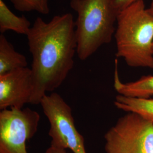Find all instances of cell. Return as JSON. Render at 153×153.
<instances>
[{"label": "cell", "mask_w": 153, "mask_h": 153, "mask_svg": "<svg viewBox=\"0 0 153 153\" xmlns=\"http://www.w3.org/2000/svg\"><path fill=\"white\" fill-rule=\"evenodd\" d=\"M75 22L70 13L48 22L38 17L27 35L32 55L33 94L30 104H40L47 93L64 82L73 68L77 42Z\"/></svg>", "instance_id": "obj_1"}, {"label": "cell", "mask_w": 153, "mask_h": 153, "mask_svg": "<svg viewBox=\"0 0 153 153\" xmlns=\"http://www.w3.org/2000/svg\"><path fill=\"white\" fill-rule=\"evenodd\" d=\"M116 23V56L131 67L153 69V15L143 0L120 11Z\"/></svg>", "instance_id": "obj_2"}, {"label": "cell", "mask_w": 153, "mask_h": 153, "mask_svg": "<svg viewBox=\"0 0 153 153\" xmlns=\"http://www.w3.org/2000/svg\"><path fill=\"white\" fill-rule=\"evenodd\" d=\"M70 6L77 14L76 54L86 60L112 41L119 12L114 0H71Z\"/></svg>", "instance_id": "obj_3"}, {"label": "cell", "mask_w": 153, "mask_h": 153, "mask_svg": "<svg viewBox=\"0 0 153 153\" xmlns=\"http://www.w3.org/2000/svg\"><path fill=\"white\" fill-rule=\"evenodd\" d=\"M104 138L105 153H153V123L134 113L120 117Z\"/></svg>", "instance_id": "obj_4"}, {"label": "cell", "mask_w": 153, "mask_h": 153, "mask_svg": "<svg viewBox=\"0 0 153 153\" xmlns=\"http://www.w3.org/2000/svg\"><path fill=\"white\" fill-rule=\"evenodd\" d=\"M40 105L50 124L51 145L73 153H86L85 140L77 131L71 106L58 93L45 95Z\"/></svg>", "instance_id": "obj_5"}, {"label": "cell", "mask_w": 153, "mask_h": 153, "mask_svg": "<svg viewBox=\"0 0 153 153\" xmlns=\"http://www.w3.org/2000/svg\"><path fill=\"white\" fill-rule=\"evenodd\" d=\"M40 116L26 108L0 112V153H28L26 142L38 131Z\"/></svg>", "instance_id": "obj_6"}, {"label": "cell", "mask_w": 153, "mask_h": 153, "mask_svg": "<svg viewBox=\"0 0 153 153\" xmlns=\"http://www.w3.org/2000/svg\"><path fill=\"white\" fill-rule=\"evenodd\" d=\"M33 94L32 71L28 67L0 75V109H22Z\"/></svg>", "instance_id": "obj_7"}, {"label": "cell", "mask_w": 153, "mask_h": 153, "mask_svg": "<svg viewBox=\"0 0 153 153\" xmlns=\"http://www.w3.org/2000/svg\"><path fill=\"white\" fill-rule=\"evenodd\" d=\"M114 86L119 95L134 98H150L153 95V76H143L134 82H122L119 75L117 60L115 59Z\"/></svg>", "instance_id": "obj_8"}, {"label": "cell", "mask_w": 153, "mask_h": 153, "mask_svg": "<svg viewBox=\"0 0 153 153\" xmlns=\"http://www.w3.org/2000/svg\"><path fill=\"white\" fill-rule=\"evenodd\" d=\"M27 61L23 55L16 51L3 33L0 35V75L27 67Z\"/></svg>", "instance_id": "obj_9"}, {"label": "cell", "mask_w": 153, "mask_h": 153, "mask_svg": "<svg viewBox=\"0 0 153 153\" xmlns=\"http://www.w3.org/2000/svg\"><path fill=\"white\" fill-rule=\"evenodd\" d=\"M115 107L126 112H132L153 123V99L140 98L118 95L116 97Z\"/></svg>", "instance_id": "obj_10"}, {"label": "cell", "mask_w": 153, "mask_h": 153, "mask_svg": "<svg viewBox=\"0 0 153 153\" xmlns=\"http://www.w3.org/2000/svg\"><path fill=\"white\" fill-rule=\"evenodd\" d=\"M31 26V23L25 16L15 15L5 2L0 0V32L1 33L11 30L17 33L27 36Z\"/></svg>", "instance_id": "obj_11"}, {"label": "cell", "mask_w": 153, "mask_h": 153, "mask_svg": "<svg viewBox=\"0 0 153 153\" xmlns=\"http://www.w3.org/2000/svg\"><path fill=\"white\" fill-rule=\"evenodd\" d=\"M18 11L22 12L36 11L47 15L50 12L48 0H10Z\"/></svg>", "instance_id": "obj_12"}, {"label": "cell", "mask_w": 153, "mask_h": 153, "mask_svg": "<svg viewBox=\"0 0 153 153\" xmlns=\"http://www.w3.org/2000/svg\"><path fill=\"white\" fill-rule=\"evenodd\" d=\"M115 6L119 12L124 10L138 0H114Z\"/></svg>", "instance_id": "obj_13"}, {"label": "cell", "mask_w": 153, "mask_h": 153, "mask_svg": "<svg viewBox=\"0 0 153 153\" xmlns=\"http://www.w3.org/2000/svg\"><path fill=\"white\" fill-rule=\"evenodd\" d=\"M45 153H68L66 150L62 148H57L52 145H50L49 148L46 150Z\"/></svg>", "instance_id": "obj_14"}, {"label": "cell", "mask_w": 153, "mask_h": 153, "mask_svg": "<svg viewBox=\"0 0 153 153\" xmlns=\"http://www.w3.org/2000/svg\"><path fill=\"white\" fill-rule=\"evenodd\" d=\"M149 11L153 15V0H152V3H151V5L150 6V7L148 9Z\"/></svg>", "instance_id": "obj_15"}]
</instances>
